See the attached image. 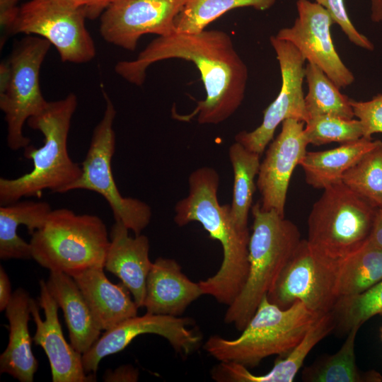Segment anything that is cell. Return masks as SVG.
Returning a JSON list of instances; mask_svg holds the SVG:
<instances>
[{"label": "cell", "mask_w": 382, "mask_h": 382, "mask_svg": "<svg viewBox=\"0 0 382 382\" xmlns=\"http://www.w3.org/2000/svg\"><path fill=\"white\" fill-rule=\"evenodd\" d=\"M169 59L192 62L200 72L206 98L188 115L202 125L219 124L241 105L248 78V67L222 30L197 33H173L153 40L133 60L120 61L115 72L127 81L141 86L154 63Z\"/></svg>", "instance_id": "6da1fadb"}, {"label": "cell", "mask_w": 382, "mask_h": 382, "mask_svg": "<svg viewBox=\"0 0 382 382\" xmlns=\"http://www.w3.org/2000/svg\"><path fill=\"white\" fill-rule=\"evenodd\" d=\"M219 174L213 168L192 171L188 178V194L176 203L173 220L178 226L199 222L212 239L221 243L223 260L219 270L199 283L204 295L229 306L247 279L250 234L248 228H240L233 221L230 205L219 204Z\"/></svg>", "instance_id": "7a4b0ae2"}, {"label": "cell", "mask_w": 382, "mask_h": 382, "mask_svg": "<svg viewBox=\"0 0 382 382\" xmlns=\"http://www.w3.org/2000/svg\"><path fill=\"white\" fill-rule=\"evenodd\" d=\"M74 93L47 103L37 115L27 122L44 136L40 148L28 145L24 149L25 158L33 161L32 170L13 179L0 178V204L6 205L22 197H40L45 190L53 192H69L82 173L81 166L72 161L67 149L71 121L77 108Z\"/></svg>", "instance_id": "3957f363"}, {"label": "cell", "mask_w": 382, "mask_h": 382, "mask_svg": "<svg viewBox=\"0 0 382 382\" xmlns=\"http://www.w3.org/2000/svg\"><path fill=\"white\" fill-rule=\"evenodd\" d=\"M251 212L253 223L247 279L224 316L225 323L239 331L245 328L263 297L272 289L301 241L297 226L275 210H264L257 202Z\"/></svg>", "instance_id": "277c9868"}, {"label": "cell", "mask_w": 382, "mask_h": 382, "mask_svg": "<svg viewBox=\"0 0 382 382\" xmlns=\"http://www.w3.org/2000/svg\"><path fill=\"white\" fill-rule=\"evenodd\" d=\"M320 316L300 301L282 309L266 295L240 336L226 339L213 335L203 347L219 361L254 367L270 356L287 354Z\"/></svg>", "instance_id": "5b68a950"}, {"label": "cell", "mask_w": 382, "mask_h": 382, "mask_svg": "<svg viewBox=\"0 0 382 382\" xmlns=\"http://www.w3.org/2000/svg\"><path fill=\"white\" fill-rule=\"evenodd\" d=\"M106 225L98 216L52 209L45 224L31 234L32 258L50 272L73 275L104 267L110 245Z\"/></svg>", "instance_id": "8992f818"}, {"label": "cell", "mask_w": 382, "mask_h": 382, "mask_svg": "<svg viewBox=\"0 0 382 382\" xmlns=\"http://www.w3.org/2000/svg\"><path fill=\"white\" fill-rule=\"evenodd\" d=\"M377 210L342 182L324 189L308 218L310 248L340 264L368 241Z\"/></svg>", "instance_id": "52a82bcc"}, {"label": "cell", "mask_w": 382, "mask_h": 382, "mask_svg": "<svg viewBox=\"0 0 382 382\" xmlns=\"http://www.w3.org/2000/svg\"><path fill=\"white\" fill-rule=\"evenodd\" d=\"M103 96L105 108L103 117L93 129L81 163V175L69 191L87 190L100 194L108 203L115 221L122 223L134 235H139L151 221V209L137 198L123 197L115 182L111 164L115 150L113 122L117 112L104 91Z\"/></svg>", "instance_id": "ba28073f"}, {"label": "cell", "mask_w": 382, "mask_h": 382, "mask_svg": "<svg viewBox=\"0 0 382 382\" xmlns=\"http://www.w3.org/2000/svg\"><path fill=\"white\" fill-rule=\"evenodd\" d=\"M51 43L36 35H26L15 42L7 59L11 77L6 90L0 93V108L7 125L6 142L13 151L25 149L30 139L23 127L28 120L47 105L41 92L39 74Z\"/></svg>", "instance_id": "9c48e42d"}, {"label": "cell", "mask_w": 382, "mask_h": 382, "mask_svg": "<svg viewBox=\"0 0 382 382\" xmlns=\"http://www.w3.org/2000/svg\"><path fill=\"white\" fill-rule=\"evenodd\" d=\"M86 18L84 8L69 0H30L19 7L9 33L41 37L55 47L62 62L86 63L96 54Z\"/></svg>", "instance_id": "30bf717a"}, {"label": "cell", "mask_w": 382, "mask_h": 382, "mask_svg": "<svg viewBox=\"0 0 382 382\" xmlns=\"http://www.w3.org/2000/svg\"><path fill=\"white\" fill-rule=\"evenodd\" d=\"M339 265L317 255L301 239L267 297L282 309L300 301L319 316L328 313L338 299Z\"/></svg>", "instance_id": "8fae6325"}, {"label": "cell", "mask_w": 382, "mask_h": 382, "mask_svg": "<svg viewBox=\"0 0 382 382\" xmlns=\"http://www.w3.org/2000/svg\"><path fill=\"white\" fill-rule=\"evenodd\" d=\"M270 41L279 64L280 91L265 110L260 125L251 132L242 131L235 136V141L260 155L272 140L277 127L285 120L294 119L305 123L308 120L303 91L306 59L289 42L274 35Z\"/></svg>", "instance_id": "7c38bea8"}, {"label": "cell", "mask_w": 382, "mask_h": 382, "mask_svg": "<svg viewBox=\"0 0 382 382\" xmlns=\"http://www.w3.org/2000/svg\"><path fill=\"white\" fill-rule=\"evenodd\" d=\"M195 321L189 317L147 313L129 318L105 330L93 346L82 354L86 374H96L101 359L122 351L137 336L155 334L167 340L174 350L187 357L201 345L202 335L195 328Z\"/></svg>", "instance_id": "4fadbf2b"}, {"label": "cell", "mask_w": 382, "mask_h": 382, "mask_svg": "<svg viewBox=\"0 0 382 382\" xmlns=\"http://www.w3.org/2000/svg\"><path fill=\"white\" fill-rule=\"evenodd\" d=\"M187 0H114L100 16V34L108 43L134 51L146 34L175 33V21Z\"/></svg>", "instance_id": "5bb4252c"}, {"label": "cell", "mask_w": 382, "mask_h": 382, "mask_svg": "<svg viewBox=\"0 0 382 382\" xmlns=\"http://www.w3.org/2000/svg\"><path fill=\"white\" fill-rule=\"evenodd\" d=\"M298 16L293 25L280 29L277 38L291 43L308 62L320 68L339 88L354 81L352 71L343 63L334 46L330 27L335 23L329 13L316 2L296 1Z\"/></svg>", "instance_id": "9a60e30c"}, {"label": "cell", "mask_w": 382, "mask_h": 382, "mask_svg": "<svg viewBox=\"0 0 382 382\" xmlns=\"http://www.w3.org/2000/svg\"><path fill=\"white\" fill-rule=\"evenodd\" d=\"M272 141L260 163L256 186L261 195V208L274 209L284 216L289 181L297 165L307 153L305 122L287 119Z\"/></svg>", "instance_id": "2e32d148"}, {"label": "cell", "mask_w": 382, "mask_h": 382, "mask_svg": "<svg viewBox=\"0 0 382 382\" xmlns=\"http://www.w3.org/2000/svg\"><path fill=\"white\" fill-rule=\"evenodd\" d=\"M39 301L32 298L31 315L36 325L33 340L42 347L50 364L53 382H87L95 380V374L86 373L82 354L66 341L58 318L59 306L47 289L46 282L40 281Z\"/></svg>", "instance_id": "e0dca14e"}, {"label": "cell", "mask_w": 382, "mask_h": 382, "mask_svg": "<svg viewBox=\"0 0 382 382\" xmlns=\"http://www.w3.org/2000/svg\"><path fill=\"white\" fill-rule=\"evenodd\" d=\"M335 328V322L330 311L320 316L302 340L285 357L277 360L269 372L255 375L242 364L219 361L212 369L211 376L218 382H291L311 350Z\"/></svg>", "instance_id": "ac0fdd59"}, {"label": "cell", "mask_w": 382, "mask_h": 382, "mask_svg": "<svg viewBox=\"0 0 382 382\" xmlns=\"http://www.w3.org/2000/svg\"><path fill=\"white\" fill-rule=\"evenodd\" d=\"M202 295L199 283L183 273L176 260L158 257L147 276L143 307L153 314L180 316Z\"/></svg>", "instance_id": "d6986e66"}, {"label": "cell", "mask_w": 382, "mask_h": 382, "mask_svg": "<svg viewBox=\"0 0 382 382\" xmlns=\"http://www.w3.org/2000/svg\"><path fill=\"white\" fill-rule=\"evenodd\" d=\"M149 241L144 235H129V229L115 221L104 268L117 276L128 288L139 308L143 307L148 274L152 265Z\"/></svg>", "instance_id": "ffe728a7"}, {"label": "cell", "mask_w": 382, "mask_h": 382, "mask_svg": "<svg viewBox=\"0 0 382 382\" xmlns=\"http://www.w3.org/2000/svg\"><path fill=\"white\" fill-rule=\"evenodd\" d=\"M104 267H91L71 277L80 289L93 317L101 330H108L122 321L137 316L138 306L121 282L113 284Z\"/></svg>", "instance_id": "44dd1931"}, {"label": "cell", "mask_w": 382, "mask_h": 382, "mask_svg": "<svg viewBox=\"0 0 382 382\" xmlns=\"http://www.w3.org/2000/svg\"><path fill=\"white\" fill-rule=\"evenodd\" d=\"M31 300L27 291L18 288L5 310L9 337L8 345L0 355V372L21 382H32L38 368L28 330Z\"/></svg>", "instance_id": "7402d4cb"}, {"label": "cell", "mask_w": 382, "mask_h": 382, "mask_svg": "<svg viewBox=\"0 0 382 382\" xmlns=\"http://www.w3.org/2000/svg\"><path fill=\"white\" fill-rule=\"evenodd\" d=\"M46 284L63 311L71 345L84 354L100 337L101 330L80 289L71 276L60 272H50Z\"/></svg>", "instance_id": "603a6c76"}, {"label": "cell", "mask_w": 382, "mask_h": 382, "mask_svg": "<svg viewBox=\"0 0 382 382\" xmlns=\"http://www.w3.org/2000/svg\"><path fill=\"white\" fill-rule=\"evenodd\" d=\"M378 141L361 137L341 144L335 149L307 151L299 163L306 183L314 188L324 190L341 183L344 173L373 149Z\"/></svg>", "instance_id": "cb8c5ba5"}, {"label": "cell", "mask_w": 382, "mask_h": 382, "mask_svg": "<svg viewBox=\"0 0 382 382\" xmlns=\"http://www.w3.org/2000/svg\"><path fill=\"white\" fill-rule=\"evenodd\" d=\"M45 201H17L0 207V258L28 260L32 258L29 243L17 233L24 225L32 234L41 228L52 211Z\"/></svg>", "instance_id": "d4e9b609"}, {"label": "cell", "mask_w": 382, "mask_h": 382, "mask_svg": "<svg viewBox=\"0 0 382 382\" xmlns=\"http://www.w3.org/2000/svg\"><path fill=\"white\" fill-rule=\"evenodd\" d=\"M358 328L352 329L340 349L323 357L303 371L302 379L311 382H380L381 374L375 371L361 372L356 364L354 352Z\"/></svg>", "instance_id": "484cf974"}, {"label": "cell", "mask_w": 382, "mask_h": 382, "mask_svg": "<svg viewBox=\"0 0 382 382\" xmlns=\"http://www.w3.org/2000/svg\"><path fill=\"white\" fill-rule=\"evenodd\" d=\"M382 280V248L367 241L339 265L338 299L357 295Z\"/></svg>", "instance_id": "4316f807"}, {"label": "cell", "mask_w": 382, "mask_h": 382, "mask_svg": "<svg viewBox=\"0 0 382 382\" xmlns=\"http://www.w3.org/2000/svg\"><path fill=\"white\" fill-rule=\"evenodd\" d=\"M233 172V198L230 205L233 221L242 228H248V214L252 208L255 190V177L260 166V155L235 141L228 149Z\"/></svg>", "instance_id": "83f0119b"}, {"label": "cell", "mask_w": 382, "mask_h": 382, "mask_svg": "<svg viewBox=\"0 0 382 382\" xmlns=\"http://www.w3.org/2000/svg\"><path fill=\"white\" fill-rule=\"evenodd\" d=\"M304 76L308 84L305 105L308 119L320 115L353 119L354 115L350 98L340 91L320 68L308 62L304 68Z\"/></svg>", "instance_id": "f1b7e54d"}, {"label": "cell", "mask_w": 382, "mask_h": 382, "mask_svg": "<svg viewBox=\"0 0 382 382\" xmlns=\"http://www.w3.org/2000/svg\"><path fill=\"white\" fill-rule=\"evenodd\" d=\"M276 0H187L175 21V32L197 33L227 11L241 7L270 8Z\"/></svg>", "instance_id": "f546056e"}, {"label": "cell", "mask_w": 382, "mask_h": 382, "mask_svg": "<svg viewBox=\"0 0 382 382\" xmlns=\"http://www.w3.org/2000/svg\"><path fill=\"white\" fill-rule=\"evenodd\" d=\"M342 182L377 209L382 208V141L343 175Z\"/></svg>", "instance_id": "4dcf8cb0"}, {"label": "cell", "mask_w": 382, "mask_h": 382, "mask_svg": "<svg viewBox=\"0 0 382 382\" xmlns=\"http://www.w3.org/2000/svg\"><path fill=\"white\" fill-rule=\"evenodd\" d=\"M335 328L348 333L376 315H382V280L364 292L340 297L332 310Z\"/></svg>", "instance_id": "1f68e13d"}, {"label": "cell", "mask_w": 382, "mask_h": 382, "mask_svg": "<svg viewBox=\"0 0 382 382\" xmlns=\"http://www.w3.org/2000/svg\"><path fill=\"white\" fill-rule=\"evenodd\" d=\"M304 134L308 144L320 146L331 142L344 144L363 137L360 121L332 115L311 117L305 123Z\"/></svg>", "instance_id": "d6a6232c"}, {"label": "cell", "mask_w": 382, "mask_h": 382, "mask_svg": "<svg viewBox=\"0 0 382 382\" xmlns=\"http://www.w3.org/2000/svg\"><path fill=\"white\" fill-rule=\"evenodd\" d=\"M331 16L335 23L337 24L348 40L354 45L364 50L372 51L374 44L354 27L346 9L345 0H315Z\"/></svg>", "instance_id": "836d02e7"}, {"label": "cell", "mask_w": 382, "mask_h": 382, "mask_svg": "<svg viewBox=\"0 0 382 382\" xmlns=\"http://www.w3.org/2000/svg\"><path fill=\"white\" fill-rule=\"evenodd\" d=\"M350 105L362 125L363 137L372 139L373 134L382 133V94L366 101L350 98Z\"/></svg>", "instance_id": "e575fe53"}, {"label": "cell", "mask_w": 382, "mask_h": 382, "mask_svg": "<svg viewBox=\"0 0 382 382\" xmlns=\"http://www.w3.org/2000/svg\"><path fill=\"white\" fill-rule=\"evenodd\" d=\"M139 371L131 365H123L114 371L107 370L103 376L105 382H132L137 381Z\"/></svg>", "instance_id": "d590c367"}, {"label": "cell", "mask_w": 382, "mask_h": 382, "mask_svg": "<svg viewBox=\"0 0 382 382\" xmlns=\"http://www.w3.org/2000/svg\"><path fill=\"white\" fill-rule=\"evenodd\" d=\"M18 1V0H0L1 27L8 33L19 11Z\"/></svg>", "instance_id": "8d00e7d4"}, {"label": "cell", "mask_w": 382, "mask_h": 382, "mask_svg": "<svg viewBox=\"0 0 382 382\" xmlns=\"http://www.w3.org/2000/svg\"><path fill=\"white\" fill-rule=\"evenodd\" d=\"M84 8L87 18L95 20L100 17L114 0H69Z\"/></svg>", "instance_id": "74e56055"}, {"label": "cell", "mask_w": 382, "mask_h": 382, "mask_svg": "<svg viewBox=\"0 0 382 382\" xmlns=\"http://www.w3.org/2000/svg\"><path fill=\"white\" fill-rule=\"evenodd\" d=\"M11 282L4 268L0 266V311H5L11 301Z\"/></svg>", "instance_id": "f35d334b"}, {"label": "cell", "mask_w": 382, "mask_h": 382, "mask_svg": "<svg viewBox=\"0 0 382 382\" xmlns=\"http://www.w3.org/2000/svg\"><path fill=\"white\" fill-rule=\"evenodd\" d=\"M368 241L371 244L382 248V208L377 210Z\"/></svg>", "instance_id": "ab89813d"}, {"label": "cell", "mask_w": 382, "mask_h": 382, "mask_svg": "<svg viewBox=\"0 0 382 382\" xmlns=\"http://www.w3.org/2000/svg\"><path fill=\"white\" fill-rule=\"evenodd\" d=\"M370 17L374 23L382 22V0H369Z\"/></svg>", "instance_id": "60d3db41"}, {"label": "cell", "mask_w": 382, "mask_h": 382, "mask_svg": "<svg viewBox=\"0 0 382 382\" xmlns=\"http://www.w3.org/2000/svg\"><path fill=\"white\" fill-rule=\"evenodd\" d=\"M381 340H382V328H381Z\"/></svg>", "instance_id": "b9f144b4"}]
</instances>
